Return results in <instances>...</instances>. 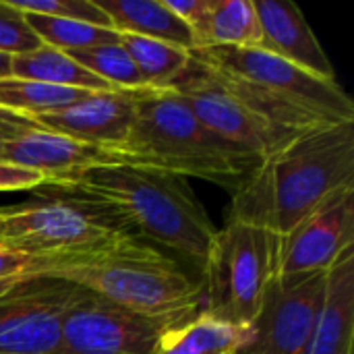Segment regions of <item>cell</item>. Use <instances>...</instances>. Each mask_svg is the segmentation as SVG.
I'll list each match as a JSON object with an SVG mask.
<instances>
[{"instance_id": "2", "label": "cell", "mask_w": 354, "mask_h": 354, "mask_svg": "<svg viewBox=\"0 0 354 354\" xmlns=\"http://www.w3.org/2000/svg\"><path fill=\"white\" fill-rule=\"evenodd\" d=\"M75 191L114 207L124 222L158 245L203 268L218 228L183 176L141 166H100L62 178Z\"/></svg>"}, {"instance_id": "1", "label": "cell", "mask_w": 354, "mask_h": 354, "mask_svg": "<svg viewBox=\"0 0 354 354\" xmlns=\"http://www.w3.org/2000/svg\"><path fill=\"white\" fill-rule=\"evenodd\" d=\"M346 187H354V120L309 129L261 160L232 193L230 220L284 236Z\"/></svg>"}, {"instance_id": "21", "label": "cell", "mask_w": 354, "mask_h": 354, "mask_svg": "<svg viewBox=\"0 0 354 354\" xmlns=\"http://www.w3.org/2000/svg\"><path fill=\"white\" fill-rule=\"evenodd\" d=\"M120 46L129 52L149 89H170L193 60L191 50L160 39L120 33Z\"/></svg>"}, {"instance_id": "19", "label": "cell", "mask_w": 354, "mask_h": 354, "mask_svg": "<svg viewBox=\"0 0 354 354\" xmlns=\"http://www.w3.org/2000/svg\"><path fill=\"white\" fill-rule=\"evenodd\" d=\"M10 77L83 91H114V87L91 75L66 52L44 44L31 52L10 56Z\"/></svg>"}, {"instance_id": "28", "label": "cell", "mask_w": 354, "mask_h": 354, "mask_svg": "<svg viewBox=\"0 0 354 354\" xmlns=\"http://www.w3.org/2000/svg\"><path fill=\"white\" fill-rule=\"evenodd\" d=\"M48 185V178L39 172L0 162V191H27V189H41Z\"/></svg>"}, {"instance_id": "18", "label": "cell", "mask_w": 354, "mask_h": 354, "mask_svg": "<svg viewBox=\"0 0 354 354\" xmlns=\"http://www.w3.org/2000/svg\"><path fill=\"white\" fill-rule=\"evenodd\" d=\"M197 48H259L261 27L253 0H212L203 23L193 31Z\"/></svg>"}, {"instance_id": "23", "label": "cell", "mask_w": 354, "mask_h": 354, "mask_svg": "<svg viewBox=\"0 0 354 354\" xmlns=\"http://www.w3.org/2000/svg\"><path fill=\"white\" fill-rule=\"evenodd\" d=\"M23 15L44 46L56 48L66 54L120 41V33L112 27H100V25H91V23L31 15V12H23Z\"/></svg>"}, {"instance_id": "14", "label": "cell", "mask_w": 354, "mask_h": 354, "mask_svg": "<svg viewBox=\"0 0 354 354\" xmlns=\"http://www.w3.org/2000/svg\"><path fill=\"white\" fill-rule=\"evenodd\" d=\"M135 102L137 91H93L66 108L33 116L31 120L50 133L100 147L120 149L133 127Z\"/></svg>"}, {"instance_id": "20", "label": "cell", "mask_w": 354, "mask_h": 354, "mask_svg": "<svg viewBox=\"0 0 354 354\" xmlns=\"http://www.w3.org/2000/svg\"><path fill=\"white\" fill-rule=\"evenodd\" d=\"M245 336L247 328L199 311L189 322L164 334L158 354H234L245 342Z\"/></svg>"}, {"instance_id": "10", "label": "cell", "mask_w": 354, "mask_h": 354, "mask_svg": "<svg viewBox=\"0 0 354 354\" xmlns=\"http://www.w3.org/2000/svg\"><path fill=\"white\" fill-rule=\"evenodd\" d=\"M326 274L274 278L234 354H309Z\"/></svg>"}, {"instance_id": "17", "label": "cell", "mask_w": 354, "mask_h": 354, "mask_svg": "<svg viewBox=\"0 0 354 354\" xmlns=\"http://www.w3.org/2000/svg\"><path fill=\"white\" fill-rule=\"evenodd\" d=\"M118 33L149 37L195 50L191 29L164 4V0H95Z\"/></svg>"}, {"instance_id": "11", "label": "cell", "mask_w": 354, "mask_h": 354, "mask_svg": "<svg viewBox=\"0 0 354 354\" xmlns=\"http://www.w3.org/2000/svg\"><path fill=\"white\" fill-rule=\"evenodd\" d=\"M83 288L52 276L0 297V354H58L62 322Z\"/></svg>"}, {"instance_id": "5", "label": "cell", "mask_w": 354, "mask_h": 354, "mask_svg": "<svg viewBox=\"0 0 354 354\" xmlns=\"http://www.w3.org/2000/svg\"><path fill=\"white\" fill-rule=\"evenodd\" d=\"M35 201L0 207V247L41 255L81 257L137 236L110 205L87 195L44 185Z\"/></svg>"}, {"instance_id": "13", "label": "cell", "mask_w": 354, "mask_h": 354, "mask_svg": "<svg viewBox=\"0 0 354 354\" xmlns=\"http://www.w3.org/2000/svg\"><path fill=\"white\" fill-rule=\"evenodd\" d=\"M0 162L39 172L48 178V185L100 166H133L120 149L83 143L44 129L0 139Z\"/></svg>"}, {"instance_id": "12", "label": "cell", "mask_w": 354, "mask_h": 354, "mask_svg": "<svg viewBox=\"0 0 354 354\" xmlns=\"http://www.w3.org/2000/svg\"><path fill=\"white\" fill-rule=\"evenodd\" d=\"M353 247L354 187H346L278 239L276 276L324 274Z\"/></svg>"}, {"instance_id": "24", "label": "cell", "mask_w": 354, "mask_h": 354, "mask_svg": "<svg viewBox=\"0 0 354 354\" xmlns=\"http://www.w3.org/2000/svg\"><path fill=\"white\" fill-rule=\"evenodd\" d=\"M68 56L114 89H124V91L149 89L139 68L131 60L129 52L120 46V41L87 48L79 52H68Z\"/></svg>"}, {"instance_id": "15", "label": "cell", "mask_w": 354, "mask_h": 354, "mask_svg": "<svg viewBox=\"0 0 354 354\" xmlns=\"http://www.w3.org/2000/svg\"><path fill=\"white\" fill-rule=\"evenodd\" d=\"M261 50L272 52L295 66L328 81H338L336 71L299 6L290 0H253Z\"/></svg>"}, {"instance_id": "4", "label": "cell", "mask_w": 354, "mask_h": 354, "mask_svg": "<svg viewBox=\"0 0 354 354\" xmlns=\"http://www.w3.org/2000/svg\"><path fill=\"white\" fill-rule=\"evenodd\" d=\"M48 276L73 282L95 297L151 317L187 322L201 311V282L137 236L100 253L68 257Z\"/></svg>"}, {"instance_id": "8", "label": "cell", "mask_w": 354, "mask_h": 354, "mask_svg": "<svg viewBox=\"0 0 354 354\" xmlns=\"http://www.w3.org/2000/svg\"><path fill=\"white\" fill-rule=\"evenodd\" d=\"M170 89L185 100L203 127L259 162L299 137L257 114L232 91L222 75L201 64L195 56Z\"/></svg>"}, {"instance_id": "26", "label": "cell", "mask_w": 354, "mask_h": 354, "mask_svg": "<svg viewBox=\"0 0 354 354\" xmlns=\"http://www.w3.org/2000/svg\"><path fill=\"white\" fill-rule=\"evenodd\" d=\"M17 10L91 23L100 27H112L106 12L95 4V0H8Z\"/></svg>"}, {"instance_id": "22", "label": "cell", "mask_w": 354, "mask_h": 354, "mask_svg": "<svg viewBox=\"0 0 354 354\" xmlns=\"http://www.w3.org/2000/svg\"><path fill=\"white\" fill-rule=\"evenodd\" d=\"M89 93L93 91L56 87L17 77H0V108L29 118L66 108Z\"/></svg>"}, {"instance_id": "16", "label": "cell", "mask_w": 354, "mask_h": 354, "mask_svg": "<svg viewBox=\"0 0 354 354\" xmlns=\"http://www.w3.org/2000/svg\"><path fill=\"white\" fill-rule=\"evenodd\" d=\"M354 338V247L326 274L309 354H351Z\"/></svg>"}, {"instance_id": "29", "label": "cell", "mask_w": 354, "mask_h": 354, "mask_svg": "<svg viewBox=\"0 0 354 354\" xmlns=\"http://www.w3.org/2000/svg\"><path fill=\"white\" fill-rule=\"evenodd\" d=\"M164 4L191 29V33L203 23L212 0H164Z\"/></svg>"}, {"instance_id": "6", "label": "cell", "mask_w": 354, "mask_h": 354, "mask_svg": "<svg viewBox=\"0 0 354 354\" xmlns=\"http://www.w3.org/2000/svg\"><path fill=\"white\" fill-rule=\"evenodd\" d=\"M278 239L266 228L228 218L201 268V313L247 328L276 278Z\"/></svg>"}, {"instance_id": "25", "label": "cell", "mask_w": 354, "mask_h": 354, "mask_svg": "<svg viewBox=\"0 0 354 354\" xmlns=\"http://www.w3.org/2000/svg\"><path fill=\"white\" fill-rule=\"evenodd\" d=\"M68 257H41L0 247V297L25 280L48 276Z\"/></svg>"}, {"instance_id": "3", "label": "cell", "mask_w": 354, "mask_h": 354, "mask_svg": "<svg viewBox=\"0 0 354 354\" xmlns=\"http://www.w3.org/2000/svg\"><path fill=\"white\" fill-rule=\"evenodd\" d=\"M133 166L195 176L234 193L259 160L203 127L172 89H139L131 133L120 147Z\"/></svg>"}, {"instance_id": "30", "label": "cell", "mask_w": 354, "mask_h": 354, "mask_svg": "<svg viewBox=\"0 0 354 354\" xmlns=\"http://www.w3.org/2000/svg\"><path fill=\"white\" fill-rule=\"evenodd\" d=\"M35 129H39V127L29 116H21V114L0 108V139H10V137L23 135V133L35 131Z\"/></svg>"}, {"instance_id": "31", "label": "cell", "mask_w": 354, "mask_h": 354, "mask_svg": "<svg viewBox=\"0 0 354 354\" xmlns=\"http://www.w3.org/2000/svg\"><path fill=\"white\" fill-rule=\"evenodd\" d=\"M0 77H10V56L0 54Z\"/></svg>"}, {"instance_id": "27", "label": "cell", "mask_w": 354, "mask_h": 354, "mask_svg": "<svg viewBox=\"0 0 354 354\" xmlns=\"http://www.w3.org/2000/svg\"><path fill=\"white\" fill-rule=\"evenodd\" d=\"M39 46L41 41L25 21V15L17 10L8 0L0 2V54L17 56Z\"/></svg>"}, {"instance_id": "9", "label": "cell", "mask_w": 354, "mask_h": 354, "mask_svg": "<svg viewBox=\"0 0 354 354\" xmlns=\"http://www.w3.org/2000/svg\"><path fill=\"white\" fill-rule=\"evenodd\" d=\"M180 324L129 311L83 290L64 315L58 354H158L164 334Z\"/></svg>"}, {"instance_id": "7", "label": "cell", "mask_w": 354, "mask_h": 354, "mask_svg": "<svg viewBox=\"0 0 354 354\" xmlns=\"http://www.w3.org/2000/svg\"><path fill=\"white\" fill-rule=\"evenodd\" d=\"M191 54L218 75L251 85L266 95L326 124L354 120V104L338 81L319 79L261 48H197Z\"/></svg>"}]
</instances>
